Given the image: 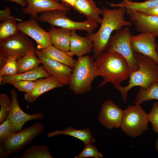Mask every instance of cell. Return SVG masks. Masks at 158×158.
Segmentation results:
<instances>
[{
    "instance_id": "cell-1",
    "label": "cell",
    "mask_w": 158,
    "mask_h": 158,
    "mask_svg": "<svg viewBox=\"0 0 158 158\" xmlns=\"http://www.w3.org/2000/svg\"><path fill=\"white\" fill-rule=\"evenodd\" d=\"M102 9L103 13L100 27L95 33L87 32L86 36L93 42V58L95 59L106 51L113 32H116L123 27H129L132 24L131 21L125 19V8L110 9L102 6Z\"/></svg>"
},
{
    "instance_id": "cell-2",
    "label": "cell",
    "mask_w": 158,
    "mask_h": 158,
    "mask_svg": "<svg viewBox=\"0 0 158 158\" xmlns=\"http://www.w3.org/2000/svg\"><path fill=\"white\" fill-rule=\"evenodd\" d=\"M96 76H101L103 81L99 85L100 88L108 83L114 86L120 85L127 80L132 72L128 61L120 54L106 51L94 61Z\"/></svg>"
},
{
    "instance_id": "cell-3",
    "label": "cell",
    "mask_w": 158,
    "mask_h": 158,
    "mask_svg": "<svg viewBox=\"0 0 158 158\" xmlns=\"http://www.w3.org/2000/svg\"><path fill=\"white\" fill-rule=\"evenodd\" d=\"M134 54L138 63V69L131 72L127 85L114 86L125 103L127 101L128 92L132 87L138 86L147 89L152 83L158 82V64L149 57L135 53Z\"/></svg>"
},
{
    "instance_id": "cell-4",
    "label": "cell",
    "mask_w": 158,
    "mask_h": 158,
    "mask_svg": "<svg viewBox=\"0 0 158 158\" xmlns=\"http://www.w3.org/2000/svg\"><path fill=\"white\" fill-rule=\"evenodd\" d=\"M93 59L87 55L78 57L69 84V89L75 94H83L91 90L92 83L97 77Z\"/></svg>"
},
{
    "instance_id": "cell-5",
    "label": "cell",
    "mask_w": 158,
    "mask_h": 158,
    "mask_svg": "<svg viewBox=\"0 0 158 158\" xmlns=\"http://www.w3.org/2000/svg\"><path fill=\"white\" fill-rule=\"evenodd\" d=\"M67 11L54 10L41 13L35 18L39 21L49 23L52 27H59L71 30H84L89 33H94L98 24L87 19L81 22L73 21L67 16Z\"/></svg>"
},
{
    "instance_id": "cell-6",
    "label": "cell",
    "mask_w": 158,
    "mask_h": 158,
    "mask_svg": "<svg viewBox=\"0 0 158 158\" xmlns=\"http://www.w3.org/2000/svg\"><path fill=\"white\" fill-rule=\"evenodd\" d=\"M44 128L43 123H38L14 133L5 142L0 144V157H6L20 151L42 133Z\"/></svg>"
},
{
    "instance_id": "cell-7",
    "label": "cell",
    "mask_w": 158,
    "mask_h": 158,
    "mask_svg": "<svg viewBox=\"0 0 158 158\" xmlns=\"http://www.w3.org/2000/svg\"><path fill=\"white\" fill-rule=\"evenodd\" d=\"M148 122L147 114L140 104L130 105L123 111L120 127L126 135L135 137L148 129Z\"/></svg>"
},
{
    "instance_id": "cell-8",
    "label": "cell",
    "mask_w": 158,
    "mask_h": 158,
    "mask_svg": "<svg viewBox=\"0 0 158 158\" xmlns=\"http://www.w3.org/2000/svg\"><path fill=\"white\" fill-rule=\"evenodd\" d=\"M129 27H125L111 37L106 51L118 53L128 61L132 72L137 70L139 65L130 45L132 35Z\"/></svg>"
},
{
    "instance_id": "cell-9",
    "label": "cell",
    "mask_w": 158,
    "mask_h": 158,
    "mask_svg": "<svg viewBox=\"0 0 158 158\" xmlns=\"http://www.w3.org/2000/svg\"><path fill=\"white\" fill-rule=\"evenodd\" d=\"M35 49L27 35L20 32L0 41V52L8 56L17 55V59Z\"/></svg>"
},
{
    "instance_id": "cell-10",
    "label": "cell",
    "mask_w": 158,
    "mask_h": 158,
    "mask_svg": "<svg viewBox=\"0 0 158 158\" xmlns=\"http://www.w3.org/2000/svg\"><path fill=\"white\" fill-rule=\"evenodd\" d=\"M130 43L134 53L149 57L158 64V46L154 35L148 32L132 35Z\"/></svg>"
},
{
    "instance_id": "cell-11",
    "label": "cell",
    "mask_w": 158,
    "mask_h": 158,
    "mask_svg": "<svg viewBox=\"0 0 158 158\" xmlns=\"http://www.w3.org/2000/svg\"><path fill=\"white\" fill-rule=\"evenodd\" d=\"M20 32L29 36L36 42L37 48L39 50L45 49L52 45L48 32L42 28L35 18H31L18 23Z\"/></svg>"
},
{
    "instance_id": "cell-12",
    "label": "cell",
    "mask_w": 158,
    "mask_h": 158,
    "mask_svg": "<svg viewBox=\"0 0 158 158\" xmlns=\"http://www.w3.org/2000/svg\"><path fill=\"white\" fill-rule=\"evenodd\" d=\"M36 56L42 61L43 68L51 75L63 85H69L73 69L54 59L43 56L37 48L35 49Z\"/></svg>"
},
{
    "instance_id": "cell-13",
    "label": "cell",
    "mask_w": 158,
    "mask_h": 158,
    "mask_svg": "<svg viewBox=\"0 0 158 158\" xmlns=\"http://www.w3.org/2000/svg\"><path fill=\"white\" fill-rule=\"evenodd\" d=\"M10 95L11 98L12 105L8 118L14 124L15 133L21 130L24 124L27 122L32 120L43 119L44 115L41 112H38L33 114H30L23 111L19 105L18 94L15 89H12L11 90Z\"/></svg>"
},
{
    "instance_id": "cell-14",
    "label": "cell",
    "mask_w": 158,
    "mask_h": 158,
    "mask_svg": "<svg viewBox=\"0 0 158 158\" xmlns=\"http://www.w3.org/2000/svg\"><path fill=\"white\" fill-rule=\"evenodd\" d=\"M123 111L111 100L102 104L98 119L99 122L107 129L120 127Z\"/></svg>"
},
{
    "instance_id": "cell-15",
    "label": "cell",
    "mask_w": 158,
    "mask_h": 158,
    "mask_svg": "<svg viewBox=\"0 0 158 158\" xmlns=\"http://www.w3.org/2000/svg\"><path fill=\"white\" fill-rule=\"evenodd\" d=\"M26 7L22 9V13L30 15L31 18H36L40 13L54 10L69 11V6L66 3L56 2L53 0H24Z\"/></svg>"
},
{
    "instance_id": "cell-16",
    "label": "cell",
    "mask_w": 158,
    "mask_h": 158,
    "mask_svg": "<svg viewBox=\"0 0 158 158\" xmlns=\"http://www.w3.org/2000/svg\"><path fill=\"white\" fill-rule=\"evenodd\" d=\"M126 12L138 32H148L156 37H158V17L146 15L126 9Z\"/></svg>"
},
{
    "instance_id": "cell-17",
    "label": "cell",
    "mask_w": 158,
    "mask_h": 158,
    "mask_svg": "<svg viewBox=\"0 0 158 158\" xmlns=\"http://www.w3.org/2000/svg\"><path fill=\"white\" fill-rule=\"evenodd\" d=\"M35 88L31 92L25 93L24 98L28 102L35 101L41 95L51 90L62 87L63 85L51 75L36 80Z\"/></svg>"
},
{
    "instance_id": "cell-18",
    "label": "cell",
    "mask_w": 158,
    "mask_h": 158,
    "mask_svg": "<svg viewBox=\"0 0 158 158\" xmlns=\"http://www.w3.org/2000/svg\"><path fill=\"white\" fill-rule=\"evenodd\" d=\"M93 42L86 36L78 35L76 30L71 31L70 49L67 52L71 56L78 57L83 56L91 52L93 49Z\"/></svg>"
},
{
    "instance_id": "cell-19",
    "label": "cell",
    "mask_w": 158,
    "mask_h": 158,
    "mask_svg": "<svg viewBox=\"0 0 158 158\" xmlns=\"http://www.w3.org/2000/svg\"><path fill=\"white\" fill-rule=\"evenodd\" d=\"M75 10L85 16L87 19L91 20L96 23L101 24L102 19L100 17L102 15V9L98 8L93 0H76L72 7Z\"/></svg>"
},
{
    "instance_id": "cell-20",
    "label": "cell",
    "mask_w": 158,
    "mask_h": 158,
    "mask_svg": "<svg viewBox=\"0 0 158 158\" xmlns=\"http://www.w3.org/2000/svg\"><path fill=\"white\" fill-rule=\"evenodd\" d=\"M50 75L43 68L42 66L15 75H6L0 80V85H5L12 82L19 80L35 81L38 79L47 78Z\"/></svg>"
},
{
    "instance_id": "cell-21",
    "label": "cell",
    "mask_w": 158,
    "mask_h": 158,
    "mask_svg": "<svg viewBox=\"0 0 158 158\" xmlns=\"http://www.w3.org/2000/svg\"><path fill=\"white\" fill-rule=\"evenodd\" d=\"M70 30L54 27L48 30L52 45L56 48L68 52L70 50L71 31Z\"/></svg>"
},
{
    "instance_id": "cell-22",
    "label": "cell",
    "mask_w": 158,
    "mask_h": 158,
    "mask_svg": "<svg viewBox=\"0 0 158 158\" xmlns=\"http://www.w3.org/2000/svg\"><path fill=\"white\" fill-rule=\"evenodd\" d=\"M59 135H65L72 136L82 141L85 145L93 144L95 142L90 130L87 127H85L81 129H77L69 126L63 130H56L47 133V136L50 138Z\"/></svg>"
},
{
    "instance_id": "cell-23",
    "label": "cell",
    "mask_w": 158,
    "mask_h": 158,
    "mask_svg": "<svg viewBox=\"0 0 158 158\" xmlns=\"http://www.w3.org/2000/svg\"><path fill=\"white\" fill-rule=\"evenodd\" d=\"M39 50L40 54L44 57L55 60L73 69L77 60L70 56L67 52L60 50L53 45L45 49Z\"/></svg>"
},
{
    "instance_id": "cell-24",
    "label": "cell",
    "mask_w": 158,
    "mask_h": 158,
    "mask_svg": "<svg viewBox=\"0 0 158 158\" xmlns=\"http://www.w3.org/2000/svg\"><path fill=\"white\" fill-rule=\"evenodd\" d=\"M36 55L35 50L29 52L23 57L17 59V74L30 71L39 66L42 63V61Z\"/></svg>"
},
{
    "instance_id": "cell-25",
    "label": "cell",
    "mask_w": 158,
    "mask_h": 158,
    "mask_svg": "<svg viewBox=\"0 0 158 158\" xmlns=\"http://www.w3.org/2000/svg\"><path fill=\"white\" fill-rule=\"evenodd\" d=\"M110 6L123 7L130 10L140 11L142 10L158 6V0H146L142 2H135L129 0H124L118 4L107 2Z\"/></svg>"
},
{
    "instance_id": "cell-26",
    "label": "cell",
    "mask_w": 158,
    "mask_h": 158,
    "mask_svg": "<svg viewBox=\"0 0 158 158\" xmlns=\"http://www.w3.org/2000/svg\"><path fill=\"white\" fill-rule=\"evenodd\" d=\"M20 158H53L47 145H34L26 148Z\"/></svg>"
},
{
    "instance_id": "cell-27",
    "label": "cell",
    "mask_w": 158,
    "mask_h": 158,
    "mask_svg": "<svg viewBox=\"0 0 158 158\" xmlns=\"http://www.w3.org/2000/svg\"><path fill=\"white\" fill-rule=\"evenodd\" d=\"M158 100V82L151 84L147 89L140 87L135 97L134 104H140L144 101Z\"/></svg>"
},
{
    "instance_id": "cell-28",
    "label": "cell",
    "mask_w": 158,
    "mask_h": 158,
    "mask_svg": "<svg viewBox=\"0 0 158 158\" xmlns=\"http://www.w3.org/2000/svg\"><path fill=\"white\" fill-rule=\"evenodd\" d=\"M19 32L15 18L13 16L1 22L0 24V41Z\"/></svg>"
},
{
    "instance_id": "cell-29",
    "label": "cell",
    "mask_w": 158,
    "mask_h": 158,
    "mask_svg": "<svg viewBox=\"0 0 158 158\" xmlns=\"http://www.w3.org/2000/svg\"><path fill=\"white\" fill-rule=\"evenodd\" d=\"M17 55H9L7 61L0 70V80L6 75H15L17 74Z\"/></svg>"
},
{
    "instance_id": "cell-30",
    "label": "cell",
    "mask_w": 158,
    "mask_h": 158,
    "mask_svg": "<svg viewBox=\"0 0 158 158\" xmlns=\"http://www.w3.org/2000/svg\"><path fill=\"white\" fill-rule=\"evenodd\" d=\"M15 133L14 124L8 118L1 124L0 126V144L10 138Z\"/></svg>"
},
{
    "instance_id": "cell-31",
    "label": "cell",
    "mask_w": 158,
    "mask_h": 158,
    "mask_svg": "<svg viewBox=\"0 0 158 158\" xmlns=\"http://www.w3.org/2000/svg\"><path fill=\"white\" fill-rule=\"evenodd\" d=\"M0 124L8 117L12 105V101L5 94H0Z\"/></svg>"
},
{
    "instance_id": "cell-32",
    "label": "cell",
    "mask_w": 158,
    "mask_h": 158,
    "mask_svg": "<svg viewBox=\"0 0 158 158\" xmlns=\"http://www.w3.org/2000/svg\"><path fill=\"white\" fill-rule=\"evenodd\" d=\"M92 157L95 158H103L102 154L98 150L96 146L92 144H89L85 145V146L81 153L75 156V158H84Z\"/></svg>"
},
{
    "instance_id": "cell-33",
    "label": "cell",
    "mask_w": 158,
    "mask_h": 158,
    "mask_svg": "<svg viewBox=\"0 0 158 158\" xmlns=\"http://www.w3.org/2000/svg\"><path fill=\"white\" fill-rule=\"evenodd\" d=\"M36 83V80H19L11 82L10 84L19 91L27 93L31 92L35 88Z\"/></svg>"
},
{
    "instance_id": "cell-34",
    "label": "cell",
    "mask_w": 158,
    "mask_h": 158,
    "mask_svg": "<svg viewBox=\"0 0 158 158\" xmlns=\"http://www.w3.org/2000/svg\"><path fill=\"white\" fill-rule=\"evenodd\" d=\"M147 117L148 122L152 124V130L158 134V102L153 103Z\"/></svg>"
},
{
    "instance_id": "cell-35",
    "label": "cell",
    "mask_w": 158,
    "mask_h": 158,
    "mask_svg": "<svg viewBox=\"0 0 158 158\" xmlns=\"http://www.w3.org/2000/svg\"><path fill=\"white\" fill-rule=\"evenodd\" d=\"M11 9L9 6H6L4 10H0V20L1 22L9 19L13 16L11 15Z\"/></svg>"
},
{
    "instance_id": "cell-36",
    "label": "cell",
    "mask_w": 158,
    "mask_h": 158,
    "mask_svg": "<svg viewBox=\"0 0 158 158\" xmlns=\"http://www.w3.org/2000/svg\"><path fill=\"white\" fill-rule=\"evenodd\" d=\"M138 12L146 15L158 17V6Z\"/></svg>"
},
{
    "instance_id": "cell-37",
    "label": "cell",
    "mask_w": 158,
    "mask_h": 158,
    "mask_svg": "<svg viewBox=\"0 0 158 158\" xmlns=\"http://www.w3.org/2000/svg\"><path fill=\"white\" fill-rule=\"evenodd\" d=\"M8 56L0 52V68L1 69L6 63L8 57Z\"/></svg>"
},
{
    "instance_id": "cell-38",
    "label": "cell",
    "mask_w": 158,
    "mask_h": 158,
    "mask_svg": "<svg viewBox=\"0 0 158 158\" xmlns=\"http://www.w3.org/2000/svg\"><path fill=\"white\" fill-rule=\"evenodd\" d=\"M14 2L19 4L22 6H27V4L24 0H8Z\"/></svg>"
},
{
    "instance_id": "cell-39",
    "label": "cell",
    "mask_w": 158,
    "mask_h": 158,
    "mask_svg": "<svg viewBox=\"0 0 158 158\" xmlns=\"http://www.w3.org/2000/svg\"><path fill=\"white\" fill-rule=\"evenodd\" d=\"M76 0H61L62 3H66L72 7L74 6Z\"/></svg>"
},
{
    "instance_id": "cell-40",
    "label": "cell",
    "mask_w": 158,
    "mask_h": 158,
    "mask_svg": "<svg viewBox=\"0 0 158 158\" xmlns=\"http://www.w3.org/2000/svg\"><path fill=\"white\" fill-rule=\"evenodd\" d=\"M155 147L157 150L158 152V138L155 142Z\"/></svg>"
},
{
    "instance_id": "cell-41",
    "label": "cell",
    "mask_w": 158,
    "mask_h": 158,
    "mask_svg": "<svg viewBox=\"0 0 158 158\" xmlns=\"http://www.w3.org/2000/svg\"><path fill=\"white\" fill-rule=\"evenodd\" d=\"M53 0L54 1L56 2H58V3H59L60 0L61 1V0Z\"/></svg>"
},
{
    "instance_id": "cell-42",
    "label": "cell",
    "mask_w": 158,
    "mask_h": 158,
    "mask_svg": "<svg viewBox=\"0 0 158 158\" xmlns=\"http://www.w3.org/2000/svg\"></svg>"
}]
</instances>
